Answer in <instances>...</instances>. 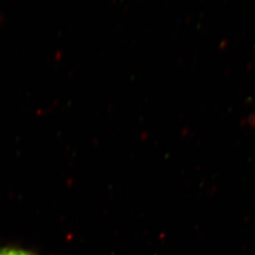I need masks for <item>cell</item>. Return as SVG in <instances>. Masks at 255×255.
I'll return each instance as SVG.
<instances>
[{
    "instance_id": "6da1fadb",
    "label": "cell",
    "mask_w": 255,
    "mask_h": 255,
    "mask_svg": "<svg viewBox=\"0 0 255 255\" xmlns=\"http://www.w3.org/2000/svg\"><path fill=\"white\" fill-rule=\"evenodd\" d=\"M0 255H36L33 253L16 248H6L0 250Z\"/></svg>"
}]
</instances>
